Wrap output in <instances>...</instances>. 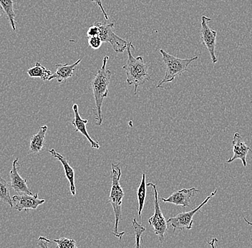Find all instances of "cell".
Listing matches in <instances>:
<instances>
[{"label": "cell", "instance_id": "6da1fadb", "mask_svg": "<svg viewBox=\"0 0 252 248\" xmlns=\"http://www.w3.org/2000/svg\"><path fill=\"white\" fill-rule=\"evenodd\" d=\"M109 56H105L102 61L101 68L97 72V75L94 77V80L91 83V87L95 102V108L94 111V120L96 121V125L97 126H101L103 117L102 114V105L104 99L108 97V87H109L110 78L112 73L109 70H107L106 65Z\"/></svg>", "mask_w": 252, "mask_h": 248}, {"label": "cell", "instance_id": "7a4b0ae2", "mask_svg": "<svg viewBox=\"0 0 252 248\" xmlns=\"http://www.w3.org/2000/svg\"><path fill=\"white\" fill-rule=\"evenodd\" d=\"M132 49H134L133 45L131 42H128L126 49L128 57L125 65L123 66V69L126 70L127 75V84L134 85V94L136 95L138 87L146 82L150 81L151 75L149 72V66L145 63L143 56L134 57L131 53Z\"/></svg>", "mask_w": 252, "mask_h": 248}, {"label": "cell", "instance_id": "3957f363", "mask_svg": "<svg viewBox=\"0 0 252 248\" xmlns=\"http://www.w3.org/2000/svg\"><path fill=\"white\" fill-rule=\"evenodd\" d=\"M119 165L120 163L117 165L113 164V163L111 164L112 185L108 201L113 207L115 214V226L113 234L115 236L121 239L125 232H122L121 233L118 232V224H119L120 220L121 219V215H122L121 214V206H122L123 199L124 197V191L120 184L122 172H121V169Z\"/></svg>", "mask_w": 252, "mask_h": 248}, {"label": "cell", "instance_id": "277c9868", "mask_svg": "<svg viewBox=\"0 0 252 248\" xmlns=\"http://www.w3.org/2000/svg\"><path fill=\"white\" fill-rule=\"evenodd\" d=\"M160 53L165 65V75L163 79L157 84V88H163V84L173 82L176 77L188 71L189 64L198 59V56L189 59H181L168 54L163 50H160Z\"/></svg>", "mask_w": 252, "mask_h": 248}, {"label": "cell", "instance_id": "5b68a950", "mask_svg": "<svg viewBox=\"0 0 252 248\" xmlns=\"http://www.w3.org/2000/svg\"><path fill=\"white\" fill-rule=\"evenodd\" d=\"M217 192H218V190L216 189L196 208L189 212H183V213L178 214L177 216L169 218L167 221V223L170 224V225L173 227V231H176L177 230L179 231H183L185 229L190 230L193 225V216H195L197 212L199 211L201 208H202V207L209 202L212 197L217 194Z\"/></svg>", "mask_w": 252, "mask_h": 248}, {"label": "cell", "instance_id": "8992f818", "mask_svg": "<svg viewBox=\"0 0 252 248\" xmlns=\"http://www.w3.org/2000/svg\"><path fill=\"white\" fill-rule=\"evenodd\" d=\"M98 28V36L102 42H109L113 50L117 53H122L127 49V41L118 37L114 32V23H94Z\"/></svg>", "mask_w": 252, "mask_h": 248}, {"label": "cell", "instance_id": "52a82bcc", "mask_svg": "<svg viewBox=\"0 0 252 248\" xmlns=\"http://www.w3.org/2000/svg\"><path fill=\"white\" fill-rule=\"evenodd\" d=\"M147 186L152 187L153 191L154 192V197H155V210L154 215L149 220V223L154 228V231L156 235L158 237V240L160 243L164 241L165 234L167 231V221L165 220V217L162 213L159 204L158 192L157 191V185L153 183H148Z\"/></svg>", "mask_w": 252, "mask_h": 248}, {"label": "cell", "instance_id": "ba28073f", "mask_svg": "<svg viewBox=\"0 0 252 248\" xmlns=\"http://www.w3.org/2000/svg\"><path fill=\"white\" fill-rule=\"evenodd\" d=\"M212 20L210 17L204 15L201 17V39L203 45L209 51L213 63L216 64L218 62L215 53L217 32L209 27V23L212 22Z\"/></svg>", "mask_w": 252, "mask_h": 248}, {"label": "cell", "instance_id": "9c48e42d", "mask_svg": "<svg viewBox=\"0 0 252 248\" xmlns=\"http://www.w3.org/2000/svg\"><path fill=\"white\" fill-rule=\"evenodd\" d=\"M13 208L19 212H28L29 210H36L39 205L45 203V199H39L38 194H29L24 193L20 195H14L12 197Z\"/></svg>", "mask_w": 252, "mask_h": 248}, {"label": "cell", "instance_id": "30bf717a", "mask_svg": "<svg viewBox=\"0 0 252 248\" xmlns=\"http://www.w3.org/2000/svg\"><path fill=\"white\" fill-rule=\"evenodd\" d=\"M232 146L234 155L227 160L226 163H231L235 160L239 159L242 160L244 167H247V156L248 152L252 150L250 147L244 142L243 138L239 133H236L234 134Z\"/></svg>", "mask_w": 252, "mask_h": 248}, {"label": "cell", "instance_id": "8fae6325", "mask_svg": "<svg viewBox=\"0 0 252 248\" xmlns=\"http://www.w3.org/2000/svg\"><path fill=\"white\" fill-rule=\"evenodd\" d=\"M19 167H20L19 160L16 158L12 163V168L9 172L11 180L10 187L15 192L32 194L31 190L28 188V185H27V180L23 179L19 174Z\"/></svg>", "mask_w": 252, "mask_h": 248}, {"label": "cell", "instance_id": "7c38bea8", "mask_svg": "<svg viewBox=\"0 0 252 248\" xmlns=\"http://www.w3.org/2000/svg\"><path fill=\"white\" fill-rule=\"evenodd\" d=\"M199 192L195 188L190 189H183L173 193L168 198H160V200L164 202L174 204L178 206H182L185 208L190 205V197L194 195L195 193Z\"/></svg>", "mask_w": 252, "mask_h": 248}, {"label": "cell", "instance_id": "4fadbf2b", "mask_svg": "<svg viewBox=\"0 0 252 248\" xmlns=\"http://www.w3.org/2000/svg\"><path fill=\"white\" fill-rule=\"evenodd\" d=\"M72 110L74 112V120H72V124L75 128V132H79L81 133L83 136L86 137L88 142L91 144V147L94 149H99L100 147V144L95 139H93L87 131L86 125L88 122V120H83L80 117V113L78 111V105H73L72 106Z\"/></svg>", "mask_w": 252, "mask_h": 248}, {"label": "cell", "instance_id": "5bb4252c", "mask_svg": "<svg viewBox=\"0 0 252 248\" xmlns=\"http://www.w3.org/2000/svg\"><path fill=\"white\" fill-rule=\"evenodd\" d=\"M81 61L82 59H79L78 61L72 64L68 63L55 64V67H57L56 72L49 78V81L54 79H56L59 83L67 81V79L73 75L75 68L81 62Z\"/></svg>", "mask_w": 252, "mask_h": 248}, {"label": "cell", "instance_id": "9a60e30c", "mask_svg": "<svg viewBox=\"0 0 252 248\" xmlns=\"http://www.w3.org/2000/svg\"><path fill=\"white\" fill-rule=\"evenodd\" d=\"M50 153L51 154L53 158H56L62 163L63 168H64L65 176L68 180L70 184V192L72 196H75L76 194V188L75 185V171L74 169L69 164L68 161L64 157H63L59 152L55 151L54 149H51L50 150Z\"/></svg>", "mask_w": 252, "mask_h": 248}, {"label": "cell", "instance_id": "2e32d148", "mask_svg": "<svg viewBox=\"0 0 252 248\" xmlns=\"http://www.w3.org/2000/svg\"><path fill=\"white\" fill-rule=\"evenodd\" d=\"M47 130V125L40 127L38 133L32 136L30 144V152L37 154L42 151L45 144V135Z\"/></svg>", "mask_w": 252, "mask_h": 248}, {"label": "cell", "instance_id": "e0dca14e", "mask_svg": "<svg viewBox=\"0 0 252 248\" xmlns=\"http://www.w3.org/2000/svg\"><path fill=\"white\" fill-rule=\"evenodd\" d=\"M27 73L31 78H39L43 81L48 80L49 78L53 75L50 70L44 67L39 62H36L34 67L28 70Z\"/></svg>", "mask_w": 252, "mask_h": 248}, {"label": "cell", "instance_id": "ac0fdd59", "mask_svg": "<svg viewBox=\"0 0 252 248\" xmlns=\"http://www.w3.org/2000/svg\"><path fill=\"white\" fill-rule=\"evenodd\" d=\"M0 7L3 9L12 27V30L16 31L15 12L14 11L13 0H0Z\"/></svg>", "mask_w": 252, "mask_h": 248}, {"label": "cell", "instance_id": "d6986e66", "mask_svg": "<svg viewBox=\"0 0 252 248\" xmlns=\"http://www.w3.org/2000/svg\"><path fill=\"white\" fill-rule=\"evenodd\" d=\"M146 174H142L141 181L138 187V192H137V196H138V216L141 220L142 211L144 207L145 202H146Z\"/></svg>", "mask_w": 252, "mask_h": 248}, {"label": "cell", "instance_id": "ffe728a7", "mask_svg": "<svg viewBox=\"0 0 252 248\" xmlns=\"http://www.w3.org/2000/svg\"><path fill=\"white\" fill-rule=\"evenodd\" d=\"M0 200L7 204L11 208H13V202L9 193V185L7 182L0 176Z\"/></svg>", "mask_w": 252, "mask_h": 248}, {"label": "cell", "instance_id": "44dd1931", "mask_svg": "<svg viewBox=\"0 0 252 248\" xmlns=\"http://www.w3.org/2000/svg\"><path fill=\"white\" fill-rule=\"evenodd\" d=\"M132 226H133L134 230H135V237H136V245H135V248H138L141 246L142 234L146 231V228L138 223L135 218H134L133 222H132Z\"/></svg>", "mask_w": 252, "mask_h": 248}, {"label": "cell", "instance_id": "7402d4cb", "mask_svg": "<svg viewBox=\"0 0 252 248\" xmlns=\"http://www.w3.org/2000/svg\"><path fill=\"white\" fill-rule=\"evenodd\" d=\"M53 242L57 243L58 248H77L76 242L73 239L67 238H61L58 240H53Z\"/></svg>", "mask_w": 252, "mask_h": 248}, {"label": "cell", "instance_id": "603a6c76", "mask_svg": "<svg viewBox=\"0 0 252 248\" xmlns=\"http://www.w3.org/2000/svg\"><path fill=\"white\" fill-rule=\"evenodd\" d=\"M102 40L99 36H95V37H88V44L91 48L94 50H97L101 47Z\"/></svg>", "mask_w": 252, "mask_h": 248}, {"label": "cell", "instance_id": "cb8c5ba5", "mask_svg": "<svg viewBox=\"0 0 252 248\" xmlns=\"http://www.w3.org/2000/svg\"><path fill=\"white\" fill-rule=\"evenodd\" d=\"M98 28L95 25H94L88 29V32H87V36H88V37H95V36H98Z\"/></svg>", "mask_w": 252, "mask_h": 248}, {"label": "cell", "instance_id": "d4e9b609", "mask_svg": "<svg viewBox=\"0 0 252 248\" xmlns=\"http://www.w3.org/2000/svg\"><path fill=\"white\" fill-rule=\"evenodd\" d=\"M51 241L45 237L40 236L39 238L38 242H37V245L41 248H49Z\"/></svg>", "mask_w": 252, "mask_h": 248}, {"label": "cell", "instance_id": "484cf974", "mask_svg": "<svg viewBox=\"0 0 252 248\" xmlns=\"http://www.w3.org/2000/svg\"><path fill=\"white\" fill-rule=\"evenodd\" d=\"M91 1L95 3V4L100 7L102 12V14H103L104 17H105V20L108 21V20H109V17H108V15H107L106 12H105V9H104L103 6H102V0H91Z\"/></svg>", "mask_w": 252, "mask_h": 248}, {"label": "cell", "instance_id": "4316f807", "mask_svg": "<svg viewBox=\"0 0 252 248\" xmlns=\"http://www.w3.org/2000/svg\"><path fill=\"white\" fill-rule=\"evenodd\" d=\"M244 221H245L246 222H247V224H250V225L252 226V222H250V221L248 220H247V218H245V217H244Z\"/></svg>", "mask_w": 252, "mask_h": 248}, {"label": "cell", "instance_id": "83f0119b", "mask_svg": "<svg viewBox=\"0 0 252 248\" xmlns=\"http://www.w3.org/2000/svg\"><path fill=\"white\" fill-rule=\"evenodd\" d=\"M1 12H0V17H1ZM0 28H1V25H0Z\"/></svg>", "mask_w": 252, "mask_h": 248}, {"label": "cell", "instance_id": "f1b7e54d", "mask_svg": "<svg viewBox=\"0 0 252 248\" xmlns=\"http://www.w3.org/2000/svg\"><path fill=\"white\" fill-rule=\"evenodd\" d=\"M251 33H252V30H251Z\"/></svg>", "mask_w": 252, "mask_h": 248}]
</instances>
